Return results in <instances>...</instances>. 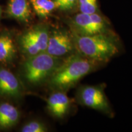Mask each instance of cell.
Instances as JSON below:
<instances>
[{"instance_id":"obj_1","label":"cell","mask_w":132,"mask_h":132,"mask_svg":"<svg viewBox=\"0 0 132 132\" xmlns=\"http://www.w3.org/2000/svg\"><path fill=\"white\" fill-rule=\"evenodd\" d=\"M95 63L78 53L70 54L63 59L62 63L49 79L50 85L57 90L67 92L94 70Z\"/></svg>"},{"instance_id":"obj_2","label":"cell","mask_w":132,"mask_h":132,"mask_svg":"<svg viewBox=\"0 0 132 132\" xmlns=\"http://www.w3.org/2000/svg\"><path fill=\"white\" fill-rule=\"evenodd\" d=\"M72 37L75 49L92 61H108L119 53L118 45L107 34L80 36L72 32Z\"/></svg>"},{"instance_id":"obj_3","label":"cell","mask_w":132,"mask_h":132,"mask_svg":"<svg viewBox=\"0 0 132 132\" xmlns=\"http://www.w3.org/2000/svg\"><path fill=\"white\" fill-rule=\"evenodd\" d=\"M62 61L46 52L29 56L23 65V75L29 83L40 85L50 78Z\"/></svg>"},{"instance_id":"obj_4","label":"cell","mask_w":132,"mask_h":132,"mask_svg":"<svg viewBox=\"0 0 132 132\" xmlns=\"http://www.w3.org/2000/svg\"><path fill=\"white\" fill-rule=\"evenodd\" d=\"M49 36L47 26H34L20 37L19 44L21 51L28 56L45 52Z\"/></svg>"},{"instance_id":"obj_5","label":"cell","mask_w":132,"mask_h":132,"mask_svg":"<svg viewBox=\"0 0 132 132\" xmlns=\"http://www.w3.org/2000/svg\"><path fill=\"white\" fill-rule=\"evenodd\" d=\"M72 33L80 36L106 34L108 23L103 17L97 13L77 14L71 21Z\"/></svg>"},{"instance_id":"obj_6","label":"cell","mask_w":132,"mask_h":132,"mask_svg":"<svg viewBox=\"0 0 132 132\" xmlns=\"http://www.w3.org/2000/svg\"><path fill=\"white\" fill-rule=\"evenodd\" d=\"M79 102L82 105L104 113L110 114L111 110L103 89L99 86H86L79 89Z\"/></svg>"},{"instance_id":"obj_7","label":"cell","mask_w":132,"mask_h":132,"mask_svg":"<svg viewBox=\"0 0 132 132\" xmlns=\"http://www.w3.org/2000/svg\"><path fill=\"white\" fill-rule=\"evenodd\" d=\"M75 49L72 34L63 29L54 30L50 34L45 52L54 56L62 57Z\"/></svg>"},{"instance_id":"obj_8","label":"cell","mask_w":132,"mask_h":132,"mask_svg":"<svg viewBox=\"0 0 132 132\" xmlns=\"http://www.w3.org/2000/svg\"><path fill=\"white\" fill-rule=\"evenodd\" d=\"M22 87L17 78L9 70L0 68V95L9 98H20Z\"/></svg>"},{"instance_id":"obj_9","label":"cell","mask_w":132,"mask_h":132,"mask_svg":"<svg viewBox=\"0 0 132 132\" xmlns=\"http://www.w3.org/2000/svg\"><path fill=\"white\" fill-rule=\"evenodd\" d=\"M70 106V100L65 92L57 90L52 94L47 100L48 111L57 118H62L67 114Z\"/></svg>"},{"instance_id":"obj_10","label":"cell","mask_w":132,"mask_h":132,"mask_svg":"<svg viewBox=\"0 0 132 132\" xmlns=\"http://www.w3.org/2000/svg\"><path fill=\"white\" fill-rule=\"evenodd\" d=\"M6 12L9 17L24 23L28 22L31 17V8L28 0H9Z\"/></svg>"},{"instance_id":"obj_11","label":"cell","mask_w":132,"mask_h":132,"mask_svg":"<svg viewBox=\"0 0 132 132\" xmlns=\"http://www.w3.org/2000/svg\"><path fill=\"white\" fill-rule=\"evenodd\" d=\"M20 113L17 108L9 103H0V128L12 127L19 120Z\"/></svg>"},{"instance_id":"obj_12","label":"cell","mask_w":132,"mask_h":132,"mask_svg":"<svg viewBox=\"0 0 132 132\" xmlns=\"http://www.w3.org/2000/svg\"><path fill=\"white\" fill-rule=\"evenodd\" d=\"M16 47L9 33L0 34V62L9 64L16 56Z\"/></svg>"},{"instance_id":"obj_13","label":"cell","mask_w":132,"mask_h":132,"mask_svg":"<svg viewBox=\"0 0 132 132\" xmlns=\"http://www.w3.org/2000/svg\"><path fill=\"white\" fill-rule=\"evenodd\" d=\"M34 12L41 19L47 18L55 9L53 0H30Z\"/></svg>"},{"instance_id":"obj_14","label":"cell","mask_w":132,"mask_h":132,"mask_svg":"<svg viewBox=\"0 0 132 132\" xmlns=\"http://www.w3.org/2000/svg\"><path fill=\"white\" fill-rule=\"evenodd\" d=\"M78 6L81 13L94 14L98 9L97 0H78Z\"/></svg>"},{"instance_id":"obj_15","label":"cell","mask_w":132,"mask_h":132,"mask_svg":"<svg viewBox=\"0 0 132 132\" xmlns=\"http://www.w3.org/2000/svg\"><path fill=\"white\" fill-rule=\"evenodd\" d=\"M23 132H45L47 128L44 123L39 121H31L26 123L21 128Z\"/></svg>"},{"instance_id":"obj_16","label":"cell","mask_w":132,"mask_h":132,"mask_svg":"<svg viewBox=\"0 0 132 132\" xmlns=\"http://www.w3.org/2000/svg\"><path fill=\"white\" fill-rule=\"evenodd\" d=\"M56 7L62 11H69L73 9L77 0H53Z\"/></svg>"},{"instance_id":"obj_17","label":"cell","mask_w":132,"mask_h":132,"mask_svg":"<svg viewBox=\"0 0 132 132\" xmlns=\"http://www.w3.org/2000/svg\"><path fill=\"white\" fill-rule=\"evenodd\" d=\"M1 6H0V19H1Z\"/></svg>"}]
</instances>
